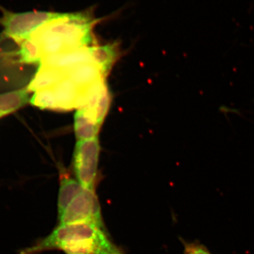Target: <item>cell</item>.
I'll list each match as a JSON object with an SVG mask.
<instances>
[{
    "mask_svg": "<svg viewBox=\"0 0 254 254\" xmlns=\"http://www.w3.org/2000/svg\"><path fill=\"white\" fill-rule=\"evenodd\" d=\"M66 254H125L110 240L104 227L86 222L58 225L48 236L21 250L20 254H38L47 251Z\"/></svg>",
    "mask_w": 254,
    "mask_h": 254,
    "instance_id": "1",
    "label": "cell"
},
{
    "mask_svg": "<svg viewBox=\"0 0 254 254\" xmlns=\"http://www.w3.org/2000/svg\"><path fill=\"white\" fill-rule=\"evenodd\" d=\"M93 22L86 14L55 13L32 33L43 57L89 47Z\"/></svg>",
    "mask_w": 254,
    "mask_h": 254,
    "instance_id": "2",
    "label": "cell"
},
{
    "mask_svg": "<svg viewBox=\"0 0 254 254\" xmlns=\"http://www.w3.org/2000/svg\"><path fill=\"white\" fill-rule=\"evenodd\" d=\"M0 8L2 12V16L0 17V25L2 27L0 33V43L5 40H11L18 46L55 14L41 11L13 12Z\"/></svg>",
    "mask_w": 254,
    "mask_h": 254,
    "instance_id": "3",
    "label": "cell"
},
{
    "mask_svg": "<svg viewBox=\"0 0 254 254\" xmlns=\"http://www.w3.org/2000/svg\"><path fill=\"white\" fill-rule=\"evenodd\" d=\"M100 147L98 138L78 141L73 152V171L87 190H95Z\"/></svg>",
    "mask_w": 254,
    "mask_h": 254,
    "instance_id": "4",
    "label": "cell"
},
{
    "mask_svg": "<svg viewBox=\"0 0 254 254\" xmlns=\"http://www.w3.org/2000/svg\"><path fill=\"white\" fill-rule=\"evenodd\" d=\"M58 220V225L91 222L104 227L101 207L95 190L83 187Z\"/></svg>",
    "mask_w": 254,
    "mask_h": 254,
    "instance_id": "5",
    "label": "cell"
},
{
    "mask_svg": "<svg viewBox=\"0 0 254 254\" xmlns=\"http://www.w3.org/2000/svg\"><path fill=\"white\" fill-rule=\"evenodd\" d=\"M90 47V46H89ZM89 47L43 57L40 66L66 70L78 64L92 63Z\"/></svg>",
    "mask_w": 254,
    "mask_h": 254,
    "instance_id": "6",
    "label": "cell"
},
{
    "mask_svg": "<svg viewBox=\"0 0 254 254\" xmlns=\"http://www.w3.org/2000/svg\"><path fill=\"white\" fill-rule=\"evenodd\" d=\"M56 100L57 110L68 111L76 108L78 96L80 94L79 87L67 77L53 86Z\"/></svg>",
    "mask_w": 254,
    "mask_h": 254,
    "instance_id": "7",
    "label": "cell"
},
{
    "mask_svg": "<svg viewBox=\"0 0 254 254\" xmlns=\"http://www.w3.org/2000/svg\"><path fill=\"white\" fill-rule=\"evenodd\" d=\"M66 77L80 88L91 86L105 78L99 67L93 63L76 65L66 70Z\"/></svg>",
    "mask_w": 254,
    "mask_h": 254,
    "instance_id": "8",
    "label": "cell"
},
{
    "mask_svg": "<svg viewBox=\"0 0 254 254\" xmlns=\"http://www.w3.org/2000/svg\"><path fill=\"white\" fill-rule=\"evenodd\" d=\"M66 77V71L39 66L36 74L26 86L30 93H35L45 88H51Z\"/></svg>",
    "mask_w": 254,
    "mask_h": 254,
    "instance_id": "9",
    "label": "cell"
},
{
    "mask_svg": "<svg viewBox=\"0 0 254 254\" xmlns=\"http://www.w3.org/2000/svg\"><path fill=\"white\" fill-rule=\"evenodd\" d=\"M27 86L0 94V118L17 111L30 103Z\"/></svg>",
    "mask_w": 254,
    "mask_h": 254,
    "instance_id": "10",
    "label": "cell"
},
{
    "mask_svg": "<svg viewBox=\"0 0 254 254\" xmlns=\"http://www.w3.org/2000/svg\"><path fill=\"white\" fill-rule=\"evenodd\" d=\"M83 188L77 180L62 174L58 193V218L63 215L68 205Z\"/></svg>",
    "mask_w": 254,
    "mask_h": 254,
    "instance_id": "11",
    "label": "cell"
},
{
    "mask_svg": "<svg viewBox=\"0 0 254 254\" xmlns=\"http://www.w3.org/2000/svg\"><path fill=\"white\" fill-rule=\"evenodd\" d=\"M92 63L99 67L103 76H106L111 69L117 58L115 47L107 45L103 46H90Z\"/></svg>",
    "mask_w": 254,
    "mask_h": 254,
    "instance_id": "12",
    "label": "cell"
},
{
    "mask_svg": "<svg viewBox=\"0 0 254 254\" xmlns=\"http://www.w3.org/2000/svg\"><path fill=\"white\" fill-rule=\"evenodd\" d=\"M73 127L78 141H83L97 138L100 127L81 110H78L75 113Z\"/></svg>",
    "mask_w": 254,
    "mask_h": 254,
    "instance_id": "13",
    "label": "cell"
},
{
    "mask_svg": "<svg viewBox=\"0 0 254 254\" xmlns=\"http://www.w3.org/2000/svg\"><path fill=\"white\" fill-rule=\"evenodd\" d=\"M14 54L18 57V63L27 64H40L43 58L39 45L31 38L21 43L19 46V49Z\"/></svg>",
    "mask_w": 254,
    "mask_h": 254,
    "instance_id": "14",
    "label": "cell"
},
{
    "mask_svg": "<svg viewBox=\"0 0 254 254\" xmlns=\"http://www.w3.org/2000/svg\"><path fill=\"white\" fill-rule=\"evenodd\" d=\"M29 103L40 109L57 110L56 100L53 87L35 92L30 98Z\"/></svg>",
    "mask_w": 254,
    "mask_h": 254,
    "instance_id": "15",
    "label": "cell"
},
{
    "mask_svg": "<svg viewBox=\"0 0 254 254\" xmlns=\"http://www.w3.org/2000/svg\"><path fill=\"white\" fill-rule=\"evenodd\" d=\"M110 104V94L106 85L100 93L98 103L95 106V117H96L97 123L99 126H101L103 123V120H104L105 116L108 113V109H109Z\"/></svg>",
    "mask_w": 254,
    "mask_h": 254,
    "instance_id": "16",
    "label": "cell"
},
{
    "mask_svg": "<svg viewBox=\"0 0 254 254\" xmlns=\"http://www.w3.org/2000/svg\"><path fill=\"white\" fill-rule=\"evenodd\" d=\"M187 254H212L209 250L205 247H195L192 249Z\"/></svg>",
    "mask_w": 254,
    "mask_h": 254,
    "instance_id": "17",
    "label": "cell"
}]
</instances>
